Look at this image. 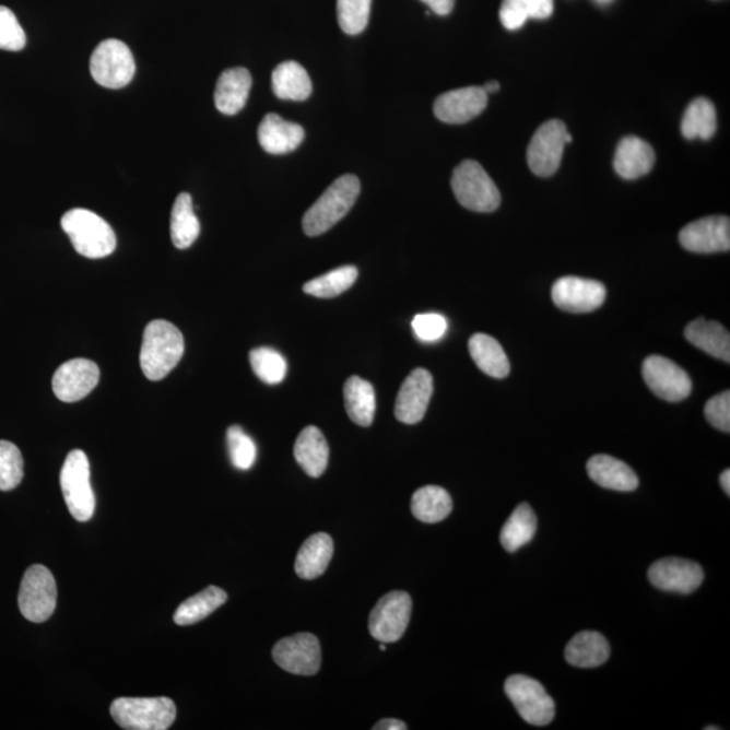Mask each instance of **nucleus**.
Wrapping results in <instances>:
<instances>
[{
    "label": "nucleus",
    "instance_id": "f257e3e1",
    "mask_svg": "<svg viewBox=\"0 0 730 730\" xmlns=\"http://www.w3.org/2000/svg\"><path fill=\"white\" fill-rule=\"evenodd\" d=\"M182 353L185 339L175 325L164 319L148 325L140 355L141 369L148 379H164L178 365Z\"/></svg>",
    "mask_w": 730,
    "mask_h": 730
},
{
    "label": "nucleus",
    "instance_id": "f03ea898",
    "mask_svg": "<svg viewBox=\"0 0 730 730\" xmlns=\"http://www.w3.org/2000/svg\"><path fill=\"white\" fill-rule=\"evenodd\" d=\"M61 227L70 237L73 248L87 259H104L117 248L113 227L94 211L72 209L61 219Z\"/></svg>",
    "mask_w": 730,
    "mask_h": 730
},
{
    "label": "nucleus",
    "instance_id": "7ed1b4c3",
    "mask_svg": "<svg viewBox=\"0 0 730 730\" xmlns=\"http://www.w3.org/2000/svg\"><path fill=\"white\" fill-rule=\"evenodd\" d=\"M361 180L355 175H344L318 198L306 211L304 231L307 236H321L350 213L361 193Z\"/></svg>",
    "mask_w": 730,
    "mask_h": 730
},
{
    "label": "nucleus",
    "instance_id": "20e7f679",
    "mask_svg": "<svg viewBox=\"0 0 730 730\" xmlns=\"http://www.w3.org/2000/svg\"><path fill=\"white\" fill-rule=\"evenodd\" d=\"M113 720L127 730H167L176 718L173 699L118 698L111 705Z\"/></svg>",
    "mask_w": 730,
    "mask_h": 730
},
{
    "label": "nucleus",
    "instance_id": "39448f33",
    "mask_svg": "<svg viewBox=\"0 0 730 730\" xmlns=\"http://www.w3.org/2000/svg\"><path fill=\"white\" fill-rule=\"evenodd\" d=\"M450 185L456 199L466 209L476 213H493L499 208L498 187L482 165L473 160H466L455 168Z\"/></svg>",
    "mask_w": 730,
    "mask_h": 730
},
{
    "label": "nucleus",
    "instance_id": "423d86ee",
    "mask_svg": "<svg viewBox=\"0 0 730 730\" xmlns=\"http://www.w3.org/2000/svg\"><path fill=\"white\" fill-rule=\"evenodd\" d=\"M60 486L71 516L80 522L93 518L95 495L91 486L90 461L83 450L68 454L60 472Z\"/></svg>",
    "mask_w": 730,
    "mask_h": 730
},
{
    "label": "nucleus",
    "instance_id": "0eeeda50",
    "mask_svg": "<svg viewBox=\"0 0 730 730\" xmlns=\"http://www.w3.org/2000/svg\"><path fill=\"white\" fill-rule=\"evenodd\" d=\"M91 76L102 87L119 90L131 82L136 73L133 54L119 39H106L94 50L90 60Z\"/></svg>",
    "mask_w": 730,
    "mask_h": 730
},
{
    "label": "nucleus",
    "instance_id": "6e6552de",
    "mask_svg": "<svg viewBox=\"0 0 730 730\" xmlns=\"http://www.w3.org/2000/svg\"><path fill=\"white\" fill-rule=\"evenodd\" d=\"M56 603L57 586L52 573L42 564L28 568L19 596L22 615L32 623H45L52 617Z\"/></svg>",
    "mask_w": 730,
    "mask_h": 730
},
{
    "label": "nucleus",
    "instance_id": "1a4fd4ad",
    "mask_svg": "<svg viewBox=\"0 0 730 730\" xmlns=\"http://www.w3.org/2000/svg\"><path fill=\"white\" fill-rule=\"evenodd\" d=\"M505 693L530 726L545 727L555 718V703L534 679L513 675L505 683Z\"/></svg>",
    "mask_w": 730,
    "mask_h": 730
},
{
    "label": "nucleus",
    "instance_id": "9d476101",
    "mask_svg": "<svg viewBox=\"0 0 730 730\" xmlns=\"http://www.w3.org/2000/svg\"><path fill=\"white\" fill-rule=\"evenodd\" d=\"M573 141L566 123L552 119L535 131L528 146V164L534 175L548 178L561 167L564 146Z\"/></svg>",
    "mask_w": 730,
    "mask_h": 730
},
{
    "label": "nucleus",
    "instance_id": "9b49d317",
    "mask_svg": "<svg viewBox=\"0 0 730 730\" xmlns=\"http://www.w3.org/2000/svg\"><path fill=\"white\" fill-rule=\"evenodd\" d=\"M412 615V598L404 591H392L376 603L369 615L370 636L380 643H396L404 635Z\"/></svg>",
    "mask_w": 730,
    "mask_h": 730
},
{
    "label": "nucleus",
    "instance_id": "f8f14e48",
    "mask_svg": "<svg viewBox=\"0 0 730 730\" xmlns=\"http://www.w3.org/2000/svg\"><path fill=\"white\" fill-rule=\"evenodd\" d=\"M272 658L284 671L294 675H316L321 667V646L311 633L283 638L273 647Z\"/></svg>",
    "mask_w": 730,
    "mask_h": 730
},
{
    "label": "nucleus",
    "instance_id": "ddd939ff",
    "mask_svg": "<svg viewBox=\"0 0 730 730\" xmlns=\"http://www.w3.org/2000/svg\"><path fill=\"white\" fill-rule=\"evenodd\" d=\"M643 376L649 390L664 401L681 402L692 393V379L670 358L649 356L643 364Z\"/></svg>",
    "mask_w": 730,
    "mask_h": 730
},
{
    "label": "nucleus",
    "instance_id": "4468645a",
    "mask_svg": "<svg viewBox=\"0 0 730 730\" xmlns=\"http://www.w3.org/2000/svg\"><path fill=\"white\" fill-rule=\"evenodd\" d=\"M552 301L558 309L568 313H591L603 305L607 287L601 282L578 276L558 279L552 287Z\"/></svg>",
    "mask_w": 730,
    "mask_h": 730
},
{
    "label": "nucleus",
    "instance_id": "2eb2a0df",
    "mask_svg": "<svg viewBox=\"0 0 730 730\" xmlns=\"http://www.w3.org/2000/svg\"><path fill=\"white\" fill-rule=\"evenodd\" d=\"M704 578L699 564L686 558H661L648 569V579L656 589L679 594H692L703 585Z\"/></svg>",
    "mask_w": 730,
    "mask_h": 730
},
{
    "label": "nucleus",
    "instance_id": "dca6fc26",
    "mask_svg": "<svg viewBox=\"0 0 730 730\" xmlns=\"http://www.w3.org/2000/svg\"><path fill=\"white\" fill-rule=\"evenodd\" d=\"M98 365L87 358H73L61 364L52 380L54 392L62 402H78L99 384Z\"/></svg>",
    "mask_w": 730,
    "mask_h": 730
},
{
    "label": "nucleus",
    "instance_id": "f3484780",
    "mask_svg": "<svg viewBox=\"0 0 730 730\" xmlns=\"http://www.w3.org/2000/svg\"><path fill=\"white\" fill-rule=\"evenodd\" d=\"M679 242L684 249L694 254L728 252L730 220L718 215L692 222L679 233Z\"/></svg>",
    "mask_w": 730,
    "mask_h": 730
},
{
    "label": "nucleus",
    "instance_id": "a211bd4d",
    "mask_svg": "<svg viewBox=\"0 0 730 730\" xmlns=\"http://www.w3.org/2000/svg\"><path fill=\"white\" fill-rule=\"evenodd\" d=\"M433 393V376L424 368L414 369L403 381L396 401V417L403 424H419L425 417Z\"/></svg>",
    "mask_w": 730,
    "mask_h": 730
},
{
    "label": "nucleus",
    "instance_id": "6ab92c4d",
    "mask_svg": "<svg viewBox=\"0 0 730 730\" xmlns=\"http://www.w3.org/2000/svg\"><path fill=\"white\" fill-rule=\"evenodd\" d=\"M488 94L483 87L448 91L435 102L436 117L445 123H466L476 118L487 107Z\"/></svg>",
    "mask_w": 730,
    "mask_h": 730
},
{
    "label": "nucleus",
    "instance_id": "aec40b11",
    "mask_svg": "<svg viewBox=\"0 0 730 730\" xmlns=\"http://www.w3.org/2000/svg\"><path fill=\"white\" fill-rule=\"evenodd\" d=\"M259 142L270 155H287L302 144L305 130L298 123L284 121L278 114H267L258 130Z\"/></svg>",
    "mask_w": 730,
    "mask_h": 730
},
{
    "label": "nucleus",
    "instance_id": "412c9836",
    "mask_svg": "<svg viewBox=\"0 0 730 730\" xmlns=\"http://www.w3.org/2000/svg\"><path fill=\"white\" fill-rule=\"evenodd\" d=\"M655 160V151L648 142L627 136L620 141L615 151L614 169L621 178L635 180L651 173Z\"/></svg>",
    "mask_w": 730,
    "mask_h": 730
},
{
    "label": "nucleus",
    "instance_id": "4be33fe9",
    "mask_svg": "<svg viewBox=\"0 0 730 730\" xmlns=\"http://www.w3.org/2000/svg\"><path fill=\"white\" fill-rule=\"evenodd\" d=\"M252 76L245 68H231L221 73L216 82L214 102L226 116H236L247 105Z\"/></svg>",
    "mask_w": 730,
    "mask_h": 730
},
{
    "label": "nucleus",
    "instance_id": "5701e85b",
    "mask_svg": "<svg viewBox=\"0 0 730 730\" xmlns=\"http://www.w3.org/2000/svg\"><path fill=\"white\" fill-rule=\"evenodd\" d=\"M587 472L597 484L614 492H635L638 487L636 472L629 466L608 455H597L587 463Z\"/></svg>",
    "mask_w": 730,
    "mask_h": 730
},
{
    "label": "nucleus",
    "instance_id": "b1692460",
    "mask_svg": "<svg viewBox=\"0 0 730 730\" xmlns=\"http://www.w3.org/2000/svg\"><path fill=\"white\" fill-rule=\"evenodd\" d=\"M294 456L307 475L321 476L329 463V445L322 432L307 426L296 438Z\"/></svg>",
    "mask_w": 730,
    "mask_h": 730
},
{
    "label": "nucleus",
    "instance_id": "393cba45",
    "mask_svg": "<svg viewBox=\"0 0 730 730\" xmlns=\"http://www.w3.org/2000/svg\"><path fill=\"white\" fill-rule=\"evenodd\" d=\"M334 544L327 533L313 534L301 546L295 561V573L302 579L313 580L321 576L332 561Z\"/></svg>",
    "mask_w": 730,
    "mask_h": 730
},
{
    "label": "nucleus",
    "instance_id": "a878e982",
    "mask_svg": "<svg viewBox=\"0 0 730 730\" xmlns=\"http://www.w3.org/2000/svg\"><path fill=\"white\" fill-rule=\"evenodd\" d=\"M684 338L694 346L720 361L730 363V334L721 323L695 319L684 330Z\"/></svg>",
    "mask_w": 730,
    "mask_h": 730
},
{
    "label": "nucleus",
    "instance_id": "bb28decb",
    "mask_svg": "<svg viewBox=\"0 0 730 730\" xmlns=\"http://www.w3.org/2000/svg\"><path fill=\"white\" fill-rule=\"evenodd\" d=\"M610 646L601 633L586 631L576 635L566 648V659L578 669H596L607 663Z\"/></svg>",
    "mask_w": 730,
    "mask_h": 730
},
{
    "label": "nucleus",
    "instance_id": "cd10ccee",
    "mask_svg": "<svg viewBox=\"0 0 730 730\" xmlns=\"http://www.w3.org/2000/svg\"><path fill=\"white\" fill-rule=\"evenodd\" d=\"M272 89L279 99L302 102L311 95L313 84L304 67L295 61H286L273 71Z\"/></svg>",
    "mask_w": 730,
    "mask_h": 730
},
{
    "label": "nucleus",
    "instance_id": "c85d7f7f",
    "mask_svg": "<svg viewBox=\"0 0 730 730\" xmlns=\"http://www.w3.org/2000/svg\"><path fill=\"white\" fill-rule=\"evenodd\" d=\"M472 361L479 369L495 379H504L510 374V363L499 342L484 333H476L470 340Z\"/></svg>",
    "mask_w": 730,
    "mask_h": 730
},
{
    "label": "nucleus",
    "instance_id": "c756f323",
    "mask_svg": "<svg viewBox=\"0 0 730 730\" xmlns=\"http://www.w3.org/2000/svg\"><path fill=\"white\" fill-rule=\"evenodd\" d=\"M344 401L346 413L352 422L358 426H369L374 422L376 412V397L369 381L351 376L344 386Z\"/></svg>",
    "mask_w": 730,
    "mask_h": 730
},
{
    "label": "nucleus",
    "instance_id": "7c9ffc66",
    "mask_svg": "<svg viewBox=\"0 0 730 730\" xmlns=\"http://www.w3.org/2000/svg\"><path fill=\"white\" fill-rule=\"evenodd\" d=\"M201 224L192 207L190 193L182 192L176 198L170 213V238L176 248L187 249L197 242Z\"/></svg>",
    "mask_w": 730,
    "mask_h": 730
},
{
    "label": "nucleus",
    "instance_id": "2f4dec72",
    "mask_svg": "<svg viewBox=\"0 0 730 730\" xmlns=\"http://www.w3.org/2000/svg\"><path fill=\"white\" fill-rule=\"evenodd\" d=\"M538 530V517L532 507L521 504L507 518L501 532V544L507 552H516L533 540Z\"/></svg>",
    "mask_w": 730,
    "mask_h": 730
},
{
    "label": "nucleus",
    "instance_id": "473e14b6",
    "mask_svg": "<svg viewBox=\"0 0 730 730\" xmlns=\"http://www.w3.org/2000/svg\"><path fill=\"white\" fill-rule=\"evenodd\" d=\"M227 601V594L216 586H209L199 594L182 602L174 615L175 624L193 625L202 621Z\"/></svg>",
    "mask_w": 730,
    "mask_h": 730
},
{
    "label": "nucleus",
    "instance_id": "72a5a7b5",
    "mask_svg": "<svg viewBox=\"0 0 730 730\" xmlns=\"http://www.w3.org/2000/svg\"><path fill=\"white\" fill-rule=\"evenodd\" d=\"M452 498L447 490L425 486L417 490L412 498V511L422 522L436 523L445 520L452 511Z\"/></svg>",
    "mask_w": 730,
    "mask_h": 730
},
{
    "label": "nucleus",
    "instance_id": "f704fd0d",
    "mask_svg": "<svg viewBox=\"0 0 730 730\" xmlns=\"http://www.w3.org/2000/svg\"><path fill=\"white\" fill-rule=\"evenodd\" d=\"M552 13L553 0H504L499 19L507 31H518L528 20H546Z\"/></svg>",
    "mask_w": 730,
    "mask_h": 730
},
{
    "label": "nucleus",
    "instance_id": "c9c22d12",
    "mask_svg": "<svg viewBox=\"0 0 730 730\" xmlns=\"http://www.w3.org/2000/svg\"><path fill=\"white\" fill-rule=\"evenodd\" d=\"M717 130L716 107L709 99L698 98L687 107L682 119V134L687 140H710Z\"/></svg>",
    "mask_w": 730,
    "mask_h": 730
},
{
    "label": "nucleus",
    "instance_id": "e433bc0d",
    "mask_svg": "<svg viewBox=\"0 0 730 730\" xmlns=\"http://www.w3.org/2000/svg\"><path fill=\"white\" fill-rule=\"evenodd\" d=\"M357 268L353 266H344L338 270L325 273V275L313 279L304 286L306 294L316 296V298H335V296L345 293L357 281Z\"/></svg>",
    "mask_w": 730,
    "mask_h": 730
},
{
    "label": "nucleus",
    "instance_id": "4c0bfd02",
    "mask_svg": "<svg viewBox=\"0 0 730 730\" xmlns=\"http://www.w3.org/2000/svg\"><path fill=\"white\" fill-rule=\"evenodd\" d=\"M249 361L254 373L267 385H279L286 378V358L271 348L254 350L250 352Z\"/></svg>",
    "mask_w": 730,
    "mask_h": 730
},
{
    "label": "nucleus",
    "instance_id": "58836bf2",
    "mask_svg": "<svg viewBox=\"0 0 730 730\" xmlns=\"http://www.w3.org/2000/svg\"><path fill=\"white\" fill-rule=\"evenodd\" d=\"M24 479V458L19 447L0 440V492H11Z\"/></svg>",
    "mask_w": 730,
    "mask_h": 730
},
{
    "label": "nucleus",
    "instance_id": "ea45409f",
    "mask_svg": "<svg viewBox=\"0 0 730 730\" xmlns=\"http://www.w3.org/2000/svg\"><path fill=\"white\" fill-rule=\"evenodd\" d=\"M227 449H229L232 464L237 470L247 471L252 469L256 458H258V448L243 427L233 425L226 433Z\"/></svg>",
    "mask_w": 730,
    "mask_h": 730
},
{
    "label": "nucleus",
    "instance_id": "a19ab883",
    "mask_svg": "<svg viewBox=\"0 0 730 730\" xmlns=\"http://www.w3.org/2000/svg\"><path fill=\"white\" fill-rule=\"evenodd\" d=\"M373 0H338V19L341 31L357 36L368 25Z\"/></svg>",
    "mask_w": 730,
    "mask_h": 730
},
{
    "label": "nucleus",
    "instance_id": "79ce46f5",
    "mask_svg": "<svg viewBox=\"0 0 730 730\" xmlns=\"http://www.w3.org/2000/svg\"><path fill=\"white\" fill-rule=\"evenodd\" d=\"M26 34L15 14L0 5V49L19 52L25 48Z\"/></svg>",
    "mask_w": 730,
    "mask_h": 730
},
{
    "label": "nucleus",
    "instance_id": "37998d69",
    "mask_svg": "<svg viewBox=\"0 0 730 730\" xmlns=\"http://www.w3.org/2000/svg\"><path fill=\"white\" fill-rule=\"evenodd\" d=\"M413 329L421 341L435 342L447 333L448 323L440 314H420L413 319Z\"/></svg>",
    "mask_w": 730,
    "mask_h": 730
},
{
    "label": "nucleus",
    "instance_id": "c03bdc74",
    "mask_svg": "<svg viewBox=\"0 0 730 730\" xmlns=\"http://www.w3.org/2000/svg\"><path fill=\"white\" fill-rule=\"evenodd\" d=\"M706 420L716 429L730 432V392L726 391L707 401L705 407Z\"/></svg>",
    "mask_w": 730,
    "mask_h": 730
},
{
    "label": "nucleus",
    "instance_id": "a18cd8bd",
    "mask_svg": "<svg viewBox=\"0 0 730 730\" xmlns=\"http://www.w3.org/2000/svg\"><path fill=\"white\" fill-rule=\"evenodd\" d=\"M422 2L429 5L433 13L444 16L452 13L456 0H422Z\"/></svg>",
    "mask_w": 730,
    "mask_h": 730
},
{
    "label": "nucleus",
    "instance_id": "49530a36",
    "mask_svg": "<svg viewBox=\"0 0 730 730\" xmlns=\"http://www.w3.org/2000/svg\"><path fill=\"white\" fill-rule=\"evenodd\" d=\"M374 730H407L408 726L403 721L396 720V718H387L375 723Z\"/></svg>",
    "mask_w": 730,
    "mask_h": 730
},
{
    "label": "nucleus",
    "instance_id": "de8ad7c7",
    "mask_svg": "<svg viewBox=\"0 0 730 730\" xmlns=\"http://www.w3.org/2000/svg\"><path fill=\"white\" fill-rule=\"evenodd\" d=\"M721 487L727 495H730V471L726 470L721 473L720 478Z\"/></svg>",
    "mask_w": 730,
    "mask_h": 730
},
{
    "label": "nucleus",
    "instance_id": "09e8293b",
    "mask_svg": "<svg viewBox=\"0 0 730 730\" xmlns=\"http://www.w3.org/2000/svg\"><path fill=\"white\" fill-rule=\"evenodd\" d=\"M499 87V83L495 82V80L483 85V90L486 91L487 94L498 93Z\"/></svg>",
    "mask_w": 730,
    "mask_h": 730
},
{
    "label": "nucleus",
    "instance_id": "8fccbe9b",
    "mask_svg": "<svg viewBox=\"0 0 730 730\" xmlns=\"http://www.w3.org/2000/svg\"><path fill=\"white\" fill-rule=\"evenodd\" d=\"M380 651H386V646H385V643H381V646H380Z\"/></svg>",
    "mask_w": 730,
    "mask_h": 730
},
{
    "label": "nucleus",
    "instance_id": "3c124183",
    "mask_svg": "<svg viewBox=\"0 0 730 730\" xmlns=\"http://www.w3.org/2000/svg\"><path fill=\"white\" fill-rule=\"evenodd\" d=\"M705 729H706V730H713V729L717 730V729H720V728H717V727H707V728H705Z\"/></svg>",
    "mask_w": 730,
    "mask_h": 730
}]
</instances>
